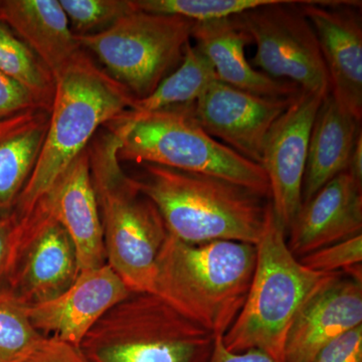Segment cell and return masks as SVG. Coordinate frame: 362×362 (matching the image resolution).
<instances>
[{
  "label": "cell",
  "mask_w": 362,
  "mask_h": 362,
  "mask_svg": "<svg viewBox=\"0 0 362 362\" xmlns=\"http://www.w3.org/2000/svg\"><path fill=\"white\" fill-rule=\"evenodd\" d=\"M194 25L180 16L136 8L103 32L75 37L81 47L96 54L112 78L142 99L182 59Z\"/></svg>",
  "instance_id": "8"
},
{
  "label": "cell",
  "mask_w": 362,
  "mask_h": 362,
  "mask_svg": "<svg viewBox=\"0 0 362 362\" xmlns=\"http://www.w3.org/2000/svg\"><path fill=\"white\" fill-rule=\"evenodd\" d=\"M194 107L181 105L139 115L125 112L111 123L119 161L216 176L270 199L263 168L206 132Z\"/></svg>",
  "instance_id": "4"
},
{
  "label": "cell",
  "mask_w": 362,
  "mask_h": 362,
  "mask_svg": "<svg viewBox=\"0 0 362 362\" xmlns=\"http://www.w3.org/2000/svg\"><path fill=\"white\" fill-rule=\"evenodd\" d=\"M362 325V279L339 272L301 307L285 344V362H313L333 339Z\"/></svg>",
  "instance_id": "15"
},
{
  "label": "cell",
  "mask_w": 362,
  "mask_h": 362,
  "mask_svg": "<svg viewBox=\"0 0 362 362\" xmlns=\"http://www.w3.org/2000/svg\"><path fill=\"white\" fill-rule=\"evenodd\" d=\"M294 98L258 96L218 78L194 102V115L211 137L261 165L267 136Z\"/></svg>",
  "instance_id": "12"
},
{
  "label": "cell",
  "mask_w": 362,
  "mask_h": 362,
  "mask_svg": "<svg viewBox=\"0 0 362 362\" xmlns=\"http://www.w3.org/2000/svg\"><path fill=\"white\" fill-rule=\"evenodd\" d=\"M357 1H302L300 8L318 40L331 96L362 120V26Z\"/></svg>",
  "instance_id": "13"
},
{
  "label": "cell",
  "mask_w": 362,
  "mask_h": 362,
  "mask_svg": "<svg viewBox=\"0 0 362 362\" xmlns=\"http://www.w3.org/2000/svg\"><path fill=\"white\" fill-rule=\"evenodd\" d=\"M35 108L45 107L28 87L0 71V120Z\"/></svg>",
  "instance_id": "28"
},
{
  "label": "cell",
  "mask_w": 362,
  "mask_h": 362,
  "mask_svg": "<svg viewBox=\"0 0 362 362\" xmlns=\"http://www.w3.org/2000/svg\"><path fill=\"white\" fill-rule=\"evenodd\" d=\"M209 362H280L268 356L265 352L257 349L247 350V351L235 352L228 351L223 342V337H216L213 354Z\"/></svg>",
  "instance_id": "32"
},
{
  "label": "cell",
  "mask_w": 362,
  "mask_h": 362,
  "mask_svg": "<svg viewBox=\"0 0 362 362\" xmlns=\"http://www.w3.org/2000/svg\"><path fill=\"white\" fill-rule=\"evenodd\" d=\"M313 362H362V325L325 345Z\"/></svg>",
  "instance_id": "29"
},
{
  "label": "cell",
  "mask_w": 362,
  "mask_h": 362,
  "mask_svg": "<svg viewBox=\"0 0 362 362\" xmlns=\"http://www.w3.org/2000/svg\"><path fill=\"white\" fill-rule=\"evenodd\" d=\"M288 233L297 259L362 235V183L347 171L333 178L302 206Z\"/></svg>",
  "instance_id": "16"
},
{
  "label": "cell",
  "mask_w": 362,
  "mask_h": 362,
  "mask_svg": "<svg viewBox=\"0 0 362 362\" xmlns=\"http://www.w3.org/2000/svg\"><path fill=\"white\" fill-rule=\"evenodd\" d=\"M16 221L18 239L6 287L25 306L45 303L75 282L80 273L77 251L45 202Z\"/></svg>",
  "instance_id": "10"
},
{
  "label": "cell",
  "mask_w": 362,
  "mask_h": 362,
  "mask_svg": "<svg viewBox=\"0 0 362 362\" xmlns=\"http://www.w3.org/2000/svg\"><path fill=\"white\" fill-rule=\"evenodd\" d=\"M76 35L103 32L136 9L133 0H59Z\"/></svg>",
  "instance_id": "26"
},
{
  "label": "cell",
  "mask_w": 362,
  "mask_h": 362,
  "mask_svg": "<svg viewBox=\"0 0 362 362\" xmlns=\"http://www.w3.org/2000/svg\"><path fill=\"white\" fill-rule=\"evenodd\" d=\"M299 261L312 271L320 273L344 272L361 265L362 235L322 247Z\"/></svg>",
  "instance_id": "27"
},
{
  "label": "cell",
  "mask_w": 362,
  "mask_h": 362,
  "mask_svg": "<svg viewBox=\"0 0 362 362\" xmlns=\"http://www.w3.org/2000/svg\"><path fill=\"white\" fill-rule=\"evenodd\" d=\"M301 2L275 0L232 18L256 44L252 63L262 73L325 98L330 94L329 77Z\"/></svg>",
  "instance_id": "9"
},
{
  "label": "cell",
  "mask_w": 362,
  "mask_h": 362,
  "mask_svg": "<svg viewBox=\"0 0 362 362\" xmlns=\"http://www.w3.org/2000/svg\"><path fill=\"white\" fill-rule=\"evenodd\" d=\"M0 71L16 78L32 90L40 103L51 110L54 76L13 33L0 23Z\"/></svg>",
  "instance_id": "23"
},
{
  "label": "cell",
  "mask_w": 362,
  "mask_h": 362,
  "mask_svg": "<svg viewBox=\"0 0 362 362\" xmlns=\"http://www.w3.org/2000/svg\"><path fill=\"white\" fill-rule=\"evenodd\" d=\"M361 122L331 94L324 98L312 126L302 187V206L337 175L347 171Z\"/></svg>",
  "instance_id": "20"
},
{
  "label": "cell",
  "mask_w": 362,
  "mask_h": 362,
  "mask_svg": "<svg viewBox=\"0 0 362 362\" xmlns=\"http://www.w3.org/2000/svg\"><path fill=\"white\" fill-rule=\"evenodd\" d=\"M286 230L272 204L256 245L254 275L239 316L223 337L228 351L257 349L285 362V344L293 321L305 302L337 273L305 267L288 247Z\"/></svg>",
  "instance_id": "5"
},
{
  "label": "cell",
  "mask_w": 362,
  "mask_h": 362,
  "mask_svg": "<svg viewBox=\"0 0 362 362\" xmlns=\"http://www.w3.org/2000/svg\"><path fill=\"white\" fill-rule=\"evenodd\" d=\"M49 129L11 214L25 218L45 199L97 130L131 110L136 98L81 49L54 77Z\"/></svg>",
  "instance_id": "1"
},
{
  "label": "cell",
  "mask_w": 362,
  "mask_h": 362,
  "mask_svg": "<svg viewBox=\"0 0 362 362\" xmlns=\"http://www.w3.org/2000/svg\"><path fill=\"white\" fill-rule=\"evenodd\" d=\"M275 0H133L136 8L146 13L177 16L194 23L225 20Z\"/></svg>",
  "instance_id": "25"
},
{
  "label": "cell",
  "mask_w": 362,
  "mask_h": 362,
  "mask_svg": "<svg viewBox=\"0 0 362 362\" xmlns=\"http://www.w3.org/2000/svg\"><path fill=\"white\" fill-rule=\"evenodd\" d=\"M0 23L13 30L54 78L81 51L58 0H0Z\"/></svg>",
  "instance_id": "19"
},
{
  "label": "cell",
  "mask_w": 362,
  "mask_h": 362,
  "mask_svg": "<svg viewBox=\"0 0 362 362\" xmlns=\"http://www.w3.org/2000/svg\"><path fill=\"white\" fill-rule=\"evenodd\" d=\"M192 37L225 84L268 98L290 99L302 92L291 83L275 80L252 68L245 56V47L251 44V37L232 18L195 23Z\"/></svg>",
  "instance_id": "18"
},
{
  "label": "cell",
  "mask_w": 362,
  "mask_h": 362,
  "mask_svg": "<svg viewBox=\"0 0 362 362\" xmlns=\"http://www.w3.org/2000/svg\"><path fill=\"white\" fill-rule=\"evenodd\" d=\"M42 201L71 238L77 251L80 271L105 265L103 226L90 176L88 148L75 159Z\"/></svg>",
  "instance_id": "17"
},
{
  "label": "cell",
  "mask_w": 362,
  "mask_h": 362,
  "mask_svg": "<svg viewBox=\"0 0 362 362\" xmlns=\"http://www.w3.org/2000/svg\"><path fill=\"white\" fill-rule=\"evenodd\" d=\"M49 109L0 120V214L13 211L32 175L49 129Z\"/></svg>",
  "instance_id": "21"
},
{
  "label": "cell",
  "mask_w": 362,
  "mask_h": 362,
  "mask_svg": "<svg viewBox=\"0 0 362 362\" xmlns=\"http://www.w3.org/2000/svg\"><path fill=\"white\" fill-rule=\"evenodd\" d=\"M45 338L33 325L28 306L8 288H0V362H23Z\"/></svg>",
  "instance_id": "24"
},
{
  "label": "cell",
  "mask_w": 362,
  "mask_h": 362,
  "mask_svg": "<svg viewBox=\"0 0 362 362\" xmlns=\"http://www.w3.org/2000/svg\"><path fill=\"white\" fill-rule=\"evenodd\" d=\"M216 80L218 77L211 62L197 45L188 42L180 66L164 78L149 96L136 99L130 112L139 115L194 103Z\"/></svg>",
  "instance_id": "22"
},
{
  "label": "cell",
  "mask_w": 362,
  "mask_h": 362,
  "mask_svg": "<svg viewBox=\"0 0 362 362\" xmlns=\"http://www.w3.org/2000/svg\"><path fill=\"white\" fill-rule=\"evenodd\" d=\"M347 173L359 183H362V131L357 137L356 145L350 156Z\"/></svg>",
  "instance_id": "33"
},
{
  "label": "cell",
  "mask_w": 362,
  "mask_h": 362,
  "mask_svg": "<svg viewBox=\"0 0 362 362\" xmlns=\"http://www.w3.org/2000/svg\"><path fill=\"white\" fill-rule=\"evenodd\" d=\"M131 294L106 263L80 271L73 285L59 296L28 307V316L45 337L57 338L78 349L92 328Z\"/></svg>",
  "instance_id": "14"
},
{
  "label": "cell",
  "mask_w": 362,
  "mask_h": 362,
  "mask_svg": "<svg viewBox=\"0 0 362 362\" xmlns=\"http://www.w3.org/2000/svg\"><path fill=\"white\" fill-rule=\"evenodd\" d=\"M324 98L300 93L267 136L261 166L270 185L274 214L286 233L302 207V187L309 139Z\"/></svg>",
  "instance_id": "11"
},
{
  "label": "cell",
  "mask_w": 362,
  "mask_h": 362,
  "mask_svg": "<svg viewBox=\"0 0 362 362\" xmlns=\"http://www.w3.org/2000/svg\"><path fill=\"white\" fill-rule=\"evenodd\" d=\"M141 165L138 187L156 204L176 239L192 245L214 240L258 244L270 199L216 176Z\"/></svg>",
  "instance_id": "3"
},
{
  "label": "cell",
  "mask_w": 362,
  "mask_h": 362,
  "mask_svg": "<svg viewBox=\"0 0 362 362\" xmlns=\"http://www.w3.org/2000/svg\"><path fill=\"white\" fill-rule=\"evenodd\" d=\"M256 258V246L247 243L192 245L169 233L151 293L214 337H223L246 302Z\"/></svg>",
  "instance_id": "2"
},
{
  "label": "cell",
  "mask_w": 362,
  "mask_h": 362,
  "mask_svg": "<svg viewBox=\"0 0 362 362\" xmlns=\"http://www.w3.org/2000/svg\"><path fill=\"white\" fill-rule=\"evenodd\" d=\"M18 239V226L13 214H0V288L6 287Z\"/></svg>",
  "instance_id": "31"
},
{
  "label": "cell",
  "mask_w": 362,
  "mask_h": 362,
  "mask_svg": "<svg viewBox=\"0 0 362 362\" xmlns=\"http://www.w3.org/2000/svg\"><path fill=\"white\" fill-rule=\"evenodd\" d=\"M23 362H89L80 349L57 338L45 337Z\"/></svg>",
  "instance_id": "30"
},
{
  "label": "cell",
  "mask_w": 362,
  "mask_h": 362,
  "mask_svg": "<svg viewBox=\"0 0 362 362\" xmlns=\"http://www.w3.org/2000/svg\"><path fill=\"white\" fill-rule=\"evenodd\" d=\"M214 337L152 293H132L81 343L89 362H209Z\"/></svg>",
  "instance_id": "7"
},
{
  "label": "cell",
  "mask_w": 362,
  "mask_h": 362,
  "mask_svg": "<svg viewBox=\"0 0 362 362\" xmlns=\"http://www.w3.org/2000/svg\"><path fill=\"white\" fill-rule=\"evenodd\" d=\"M103 226L106 263L132 293H151L169 233L156 204L124 173L112 132L88 146Z\"/></svg>",
  "instance_id": "6"
}]
</instances>
